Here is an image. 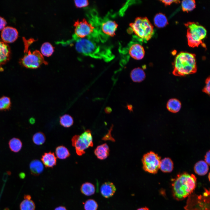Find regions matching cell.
Returning <instances> with one entry per match:
<instances>
[{
	"label": "cell",
	"instance_id": "4fadbf2b",
	"mask_svg": "<svg viewBox=\"0 0 210 210\" xmlns=\"http://www.w3.org/2000/svg\"><path fill=\"white\" fill-rule=\"evenodd\" d=\"M128 53L134 59L140 60L144 58L145 52L144 47L141 44L138 43L134 42L129 46Z\"/></svg>",
	"mask_w": 210,
	"mask_h": 210
},
{
	"label": "cell",
	"instance_id": "1f68e13d",
	"mask_svg": "<svg viewBox=\"0 0 210 210\" xmlns=\"http://www.w3.org/2000/svg\"><path fill=\"white\" fill-rule=\"evenodd\" d=\"M11 105V101L9 97L4 96L0 98V110H9Z\"/></svg>",
	"mask_w": 210,
	"mask_h": 210
},
{
	"label": "cell",
	"instance_id": "9c48e42d",
	"mask_svg": "<svg viewBox=\"0 0 210 210\" xmlns=\"http://www.w3.org/2000/svg\"><path fill=\"white\" fill-rule=\"evenodd\" d=\"M161 157L153 151L145 154L142 159L143 168L148 173L155 174L160 168Z\"/></svg>",
	"mask_w": 210,
	"mask_h": 210
},
{
	"label": "cell",
	"instance_id": "d6986e66",
	"mask_svg": "<svg viewBox=\"0 0 210 210\" xmlns=\"http://www.w3.org/2000/svg\"><path fill=\"white\" fill-rule=\"evenodd\" d=\"M130 76L133 82L139 83L145 79L146 74L142 69L140 67H137L133 69L131 71Z\"/></svg>",
	"mask_w": 210,
	"mask_h": 210
},
{
	"label": "cell",
	"instance_id": "7c38bea8",
	"mask_svg": "<svg viewBox=\"0 0 210 210\" xmlns=\"http://www.w3.org/2000/svg\"><path fill=\"white\" fill-rule=\"evenodd\" d=\"M1 36L2 40L4 42L12 43L17 39L18 36V32L15 28L7 26L2 30Z\"/></svg>",
	"mask_w": 210,
	"mask_h": 210
},
{
	"label": "cell",
	"instance_id": "b9f144b4",
	"mask_svg": "<svg viewBox=\"0 0 210 210\" xmlns=\"http://www.w3.org/2000/svg\"><path fill=\"white\" fill-rule=\"evenodd\" d=\"M29 122L31 124H34L35 122V119L33 118H31L29 120Z\"/></svg>",
	"mask_w": 210,
	"mask_h": 210
},
{
	"label": "cell",
	"instance_id": "ba28073f",
	"mask_svg": "<svg viewBox=\"0 0 210 210\" xmlns=\"http://www.w3.org/2000/svg\"><path fill=\"white\" fill-rule=\"evenodd\" d=\"M71 140L72 146L75 147L76 154L79 156L84 154L86 149L93 146L91 131L89 130L85 131L80 135H75Z\"/></svg>",
	"mask_w": 210,
	"mask_h": 210
},
{
	"label": "cell",
	"instance_id": "44dd1931",
	"mask_svg": "<svg viewBox=\"0 0 210 210\" xmlns=\"http://www.w3.org/2000/svg\"><path fill=\"white\" fill-rule=\"evenodd\" d=\"M181 106V102L176 98L170 99L167 104V108L168 110L173 113L178 112L180 110Z\"/></svg>",
	"mask_w": 210,
	"mask_h": 210
},
{
	"label": "cell",
	"instance_id": "d590c367",
	"mask_svg": "<svg viewBox=\"0 0 210 210\" xmlns=\"http://www.w3.org/2000/svg\"><path fill=\"white\" fill-rule=\"evenodd\" d=\"M7 24L6 20L3 17L0 16V30H2Z\"/></svg>",
	"mask_w": 210,
	"mask_h": 210
},
{
	"label": "cell",
	"instance_id": "5bb4252c",
	"mask_svg": "<svg viewBox=\"0 0 210 210\" xmlns=\"http://www.w3.org/2000/svg\"><path fill=\"white\" fill-rule=\"evenodd\" d=\"M100 191L102 196L108 198L114 195L116 191V188L113 183L107 182L104 183L101 185Z\"/></svg>",
	"mask_w": 210,
	"mask_h": 210
},
{
	"label": "cell",
	"instance_id": "74e56055",
	"mask_svg": "<svg viewBox=\"0 0 210 210\" xmlns=\"http://www.w3.org/2000/svg\"><path fill=\"white\" fill-rule=\"evenodd\" d=\"M210 151L206 152L204 156V161L209 165H210Z\"/></svg>",
	"mask_w": 210,
	"mask_h": 210
},
{
	"label": "cell",
	"instance_id": "8992f818",
	"mask_svg": "<svg viewBox=\"0 0 210 210\" xmlns=\"http://www.w3.org/2000/svg\"><path fill=\"white\" fill-rule=\"evenodd\" d=\"M77 51L85 55L93 57H99L104 56V54H109L106 49L102 48L97 46L91 39L86 38H80L77 40L75 45Z\"/></svg>",
	"mask_w": 210,
	"mask_h": 210
},
{
	"label": "cell",
	"instance_id": "8fae6325",
	"mask_svg": "<svg viewBox=\"0 0 210 210\" xmlns=\"http://www.w3.org/2000/svg\"><path fill=\"white\" fill-rule=\"evenodd\" d=\"M118 25L114 20L109 19H105L100 22L99 33L101 35L113 37L115 35Z\"/></svg>",
	"mask_w": 210,
	"mask_h": 210
},
{
	"label": "cell",
	"instance_id": "6da1fadb",
	"mask_svg": "<svg viewBox=\"0 0 210 210\" xmlns=\"http://www.w3.org/2000/svg\"><path fill=\"white\" fill-rule=\"evenodd\" d=\"M196 182V178L193 174L183 172L178 174L172 184L174 198L179 201L188 197L195 190Z\"/></svg>",
	"mask_w": 210,
	"mask_h": 210
},
{
	"label": "cell",
	"instance_id": "7bdbcfd3",
	"mask_svg": "<svg viewBox=\"0 0 210 210\" xmlns=\"http://www.w3.org/2000/svg\"><path fill=\"white\" fill-rule=\"evenodd\" d=\"M137 210H149V209L147 207H144L139 208Z\"/></svg>",
	"mask_w": 210,
	"mask_h": 210
},
{
	"label": "cell",
	"instance_id": "4dcf8cb0",
	"mask_svg": "<svg viewBox=\"0 0 210 210\" xmlns=\"http://www.w3.org/2000/svg\"><path fill=\"white\" fill-rule=\"evenodd\" d=\"M46 136L43 133L38 132L35 134L32 137L33 142L36 145H40L44 143L46 141Z\"/></svg>",
	"mask_w": 210,
	"mask_h": 210
},
{
	"label": "cell",
	"instance_id": "ac0fdd59",
	"mask_svg": "<svg viewBox=\"0 0 210 210\" xmlns=\"http://www.w3.org/2000/svg\"><path fill=\"white\" fill-rule=\"evenodd\" d=\"M29 168L32 174L38 176L43 171L44 167L41 162L38 160L35 159L30 162Z\"/></svg>",
	"mask_w": 210,
	"mask_h": 210
},
{
	"label": "cell",
	"instance_id": "ee69618b",
	"mask_svg": "<svg viewBox=\"0 0 210 210\" xmlns=\"http://www.w3.org/2000/svg\"><path fill=\"white\" fill-rule=\"evenodd\" d=\"M208 178H209V180H210V173H209V174Z\"/></svg>",
	"mask_w": 210,
	"mask_h": 210
},
{
	"label": "cell",
	"instance_id": "9a60e30c",
	"mask_svg": "<svg viewBox=\"0 0 210 210\" xmlns=\"http://www.w3.org/2000/svg\"><path fill=\"white\" fill-rule=\"evenodd\" d=\"M10 51L9 46L0 39V65L5 64L9 60Z\"/></svg>",
	"mask_w": 210,
	"mask_h": 210
},
{
	"label": "cell",
	"instance_id": "ffe728a7",
	"mask_svg": "<svg viewBox=\"0 0 210 210\" xmlns=\"http://www.w3.org/2000/svg\"><path fill=\"white\" fill-rule=\"evenodd\" d=\"M209 168V165L204 161L200 160L195 165L194 170L197 175L203 176L207 173Z\"/></svg>",
	"mask_w": 210,
	"mask_h": 210
},
{
	"label": "cell",
	"instance_id": "836d02e7",
	"mask_svg": "<svg viewBox=\"0 0 210 210\" xmlns=\"http://www.w3.org/2000/svg\"><path fill=\"white\" fill-rule=\"evenodd\" d=\"M74 3L76 6L78 8L85 7L89 4L88 0H75Z\"/></svg>",
	"mask_w": 210,
	"mask_h": 210
},
{
	"label": "cell",
	"instance_id": "603a6c76",
	"mask_svg": "<svg viewBox=\"0 0 210 210\" xmlns=\"http://www.w3.org/2000/svg\"><path fill=\"white\" fill-rule=\"evenodd\" d=\"M155 25L157 27L163 28L168 24L167 18L163 14L160 13L156 14L154 18Z\"/></svg>",
	"mask_w": 210,
	"mask_h": 210
},
{
	"label": "cell",
	"instance_id": "e0dca14e",
	"mask_svg": "<svg viewBox=\"0 0 210 210\" xmlns=\"http://www.w3.org/2000/svg\"><path fill=\"white\" fill-rule=\"evenodd\" d=\"M109 152L108 146L105 143L97 146L94 150V153L98 159L102 160L107 158Z\"/></svg>",
	"mask_w": 210,
	"mask_h": 210
},
{
	"label": "cell",
	"instance_id": "d6a6232c",
	"mask_svg": "<svg viewBox=\"0 0 210 210\" xmlns=\"http://www.w3.org/2000/svg\"><path fill=\"white\" fill-rule=\"evenodd\" d=\"M84 207L85 210H97L98 204L94 200L89 199L85 202Z\"/></svg>",
	"mask_w": 210,
	"mask_h": 210
},
{
	"label": "cell",
	"instance_id": "cb8c5ba5",
	"mask_svg": "<svg viewBox=\"0 0 210 210\" xmlns=\"http://www.w3.org/2000/svg\"><path fill=\"white\" fill-rule=\"evenodd\" d=\"M80 190L83 195L87 196H90L95 193V188L94 185L92 183L86 182L81 185Z\"/></svg>",
	"mask_w": 210,
	"mask_h": 210
},
{
	"label": "cell",
	"instance_id": "3957f363",
	"mask_svg": "<svg viewBox=\"0 0 210 210\" xmlns=\"http://www.w3.org/2000/svg\"><path fill=\"white\" fill-rule=\"evenodd\" d=\"M129 26L128 32L133 33L142 42L149 40L154 33L153 27L146 17L136 18L134 22L130 24Z\"/></svg>",
	"mask_w": 210,
	"mask_h": 210
},
{
	"label": "cell",
	"instance_id": "f546056e",
	"mask_svg": "<svg viewBox=\"0 0 210 210\" xmlns=\"http://www.w3.org/2000/svg\"><path fill=\"white\" fill-rule=\"evenodd\" d=\"M20 210H35V205L31 200L24 199L20 205Z\"/></svg>",
	"mask_w": 210,
	"mask_h": 210
},
{
	"label": "cell",
	"instance_id": "7402d4cb",
	"mask_svg": "<svg viewBox=\"0 0 210 210\" xmlns=\"http://www.w3.org/2000/svg\"><path fill=\"white\" fill-rule=\"evenodd\" d=\"M174 168V164L172 160L169 158H165L161 160L160 168L164 173L172 172Z\"/></svg>",
	"mask_w": 210,
	"mask_h": 210
},
{
	"label": "cell",
	"instance_id": "f1b7e54d",
	"mask_svg": "<svg viewBox=\"0 0 210 210\" xmlns=\"http://www.w3.org/2000/svg\"><path fill=\"white\" fill-rule=\"evenodd\" d=\"M181 6L183 11L188 12L195 8V1L194 0H183L181 2Z\"/></svg>",
	"mask_w": 210,
	"mask_h": 210
},
{
	"label": "cell",
	"instance_id": "2e32d148",
	"mask_svg": "<svg viewBox=\"0 0 210 210\" xmlns=\"http://www.w3.org/2000/svg\"><path fill=\"white\" fill-rule=\"evenodd\" d=\"M41 160L46 167L52 168L56 165L57 158L53 152L45 153Z\"/></svg>",
	"mask_w": 210,
	"mask_h": 210
},
{
	"label": "cell",
	"instance_id": "8d00e7d4",
	"mask_svg": "<svg viewBox=\"0 0 210 210\" xmlns=\"http://www.w3.org/2000/svg\"><path fill=\"white\" fill-rule=\"evenodd\" d=\"M160 1L163 3L166 6L170 5L173 3H178L180 2V1L178 0H161Z\"/></svg>",
	"mask_w": 210,
	"mask_h": 210
},
{
	"label": "cell",
	"instance_id": "5b68a950",
	"mask_svg": "<svg viewBox=\"0 0 210 210\" xmlns=\"http://www.w3.org/2000/svg\"><path fill=\"white\" fill-rule=\"evenodd\" d=\"M185 25L187 28V37L189 46L194 48L201 45L205 48L202 41L206 35L205 28L194 22H188Z\"/></svg>",
	"mask_w": 210,
	"mask_h": 210
},
{
	"label": "cell",
	"instance_id": "83f0119b",
	"mask_svg": "<svg viewBox=\"0 0 210 210\" xmlns=\"http://www.w3.org/2000/svg\"><path fill=\"white\" fill-rule=\"evenodd\" d=\"M60 125L65 127H69L74 123L73 118L70 115L64 114L60 118Z\"/></svg>",
	"mask_w": 210,
	"mask_h": 210
},
{
	"label": "cell",
	"instance_id": "30bf717a",
	"mask_svg": "<svg viewBox=\"0 0 210 210\" xmlns=\"http://www.w3.org/2000/svg\"><path fill=\"white\" fill-rule=\"evenodd\" d=\"M74 26L75 34L79 38L91 35L94 32H96L95 28L93 25L85 18L81 21L77 20L75 22Z\"/></svg>",
	"mask_w": 210,
	"mask_h": 210
},
{
	"label": "cell",
	"instance_id": "ab89813d",
	"mask_svg": "<svg viewBox=\"0 0 210 210\" xmlns=\"http://www.w3.org/2000/svg\"><path fill=\"white\" fill-rule=\"evenodd\" d=\"M19 176L21 178L23 179L25 176V174L24 172H21L19 174Z\"/></svg>",
	"mask_w": 210,
	"mask_h": 210
},
{
	"label": "cell",
	"instance_id": "52a82bcc",
	"mask_svg": "<svg viewBox=\"0 0 210 210\" xmlns=\"http://www.w3.org/2000/svg\"><path fill=\"white\" fill-rule=\"evenodd\" d=\"M185 210H210V191L207 189L201 195L191 194L188 197Z\"/></svg>",
	"mask_w": 210,
	"mask_h": 210
},
{
	"label": "cell",
	"instance_id": "484cf974",
	"mask_svg": "<svg viewBox=\"0 0 210 210\" xmlns=\"http://www.w3.org/2000/svg\"><path fill=\"white\" fill-rule=\"evenodd\" d=\"M55 152L57 158L61 159H66L70 155L68 149L62 145L57 146L56 148Z\"/></svg>",
	"mask_w": 210,
	"mask_h": 210
},
{
	"label": "cell",
	"instance_id": "d4e9b609",
	"mask_svg": "<svg viewBox=\"0 0 210 210\" xmlns=\"http://www.w3.org/2000/svg\"><path fill=\"white\" fill-rule=\"evenodd\" d=\"M8 145L9 148L12 151L17 153L22 149V144L19 139L13 138L9 141Z\"/></svg>",
	"mask_w": 210,
	"mask_h": 210
},
{
	"label": "cell",
	"instance_id": "e575fe53",
	"mask_svg": "<svg viewBox=\"0 0 210 210\" xmlns=\"http://www.w3.org/2000/svg\"><path fill=\"white\" fill-rule=\"evenodd\" d=\"M210 80L209 76L205 80L206 85L202 90V91L203 92L208 94L209 95H210Z\"/></svg>",
	"mask_w": 210,
	"mask_h": 210
},
{
	"label": "cell",
	"instance_id": "7a4b0ae2",
	"mask_svg": "<svg viewBox=\"0 0 210 210\" xmlns=\"http://www.w3.org/2000/svg\"><path fill=\"white\" fill-rule=\"evenodd\" d=\"M196 55L186 52H181L176 56L174 63L173 74L184 76L195 73L197 70Z\"/></svg>",
	"mask_w": 210,
	"mask_h": 210
},
{
	"label": "cell",
	"instance_id": "4316f807",
	"mask_svg": "<svg viewBox=\"0 0 210 210\" xmlns=\"http://www.w3.org/2000/svg\"><path fill=\"white\" fill-rule=\"evenodd\" d=\"M41 51L42 55L48 57L51 56L53 54L54 51V48L49 43L45 42L42 45Z\"/></svg>",
	"mask_w": 210,
	"mask_h": 210
},
{
	"label": "cell",
	"instance_id": "277c9868",
	"mask_svg": "<svg viewBox=\"0 0 210 210\" xmlns=\"http://www.w3.org/2000/svg\"><path fill=\"white\" fill-rule=\"evenodd\" d=\"M24 45V55L20 61L21 64L25 67L35 69L39 67L42 64L47 65L48 62L44 59L41 53L36 50L32 52L28 50L29 47L35 40L33 38L26 39L23 37Z\"/></svg>",
	"mask_w": 210,
	"mask_h": 210
},
{
	"label": "cell",
	"instance_id": "f35d334b",
	"mask_svg": "<svg viewBox=\"0 0 210 210\" xmlns=\"http://www.w3.org/2000/svg\"><path fill=\"white\" fill-rule=\"evenodd\" d=\"M54 210H67L65 207L60 206L56 208Z\"/></svg>",
	"mask_w": 210,
	"mask_h": 210
},
{
	"label": "cell",
	"instance_id": "60d3db41",
	"mask_svg": "<svg viewBox=\"0 0 210 210\" xmlns=\"http://www.w3.org/2000/svg\"><path fill=\"white\" fill-rule=\"evenodd\" d=\"M24 198V199L31 200V197L30 195H25Z\"/></svg>",
	"mask_w": 210,
	"mask_h": 210
}]
</instances>
